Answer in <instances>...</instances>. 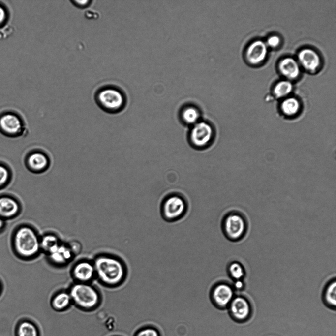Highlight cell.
Instances as JSON below:
<instances>
[{
    "label": "cell",
    "instance_id": "836d02e7",
    "mask_svg": "<svg viewBox=\"0 0 336 336\" xmlns=\"http://www.w3.org/2000/svg\"><path fill=\"white\" fill-rule=\"evenodd\" d=\"M1 290H2V285H1V283L0 281V295L1 294Z\"/></svg>",
    "mask_w": 336,
    "mask_h": 336
},
{
    "label": "cell",
    "instance_id": "f1b7e54d",
    "mask_svg": "<svg viewBox=\"0 0 336 336\" xmlns=\"http://www.w3.org/2000/svg\"><path fill=\"white\" fill-rule=\"evenodd\" d=\"M8 173L6 168L0 166V185L3 184L7 180Z\"/></svg>",
    "mask_w": 336,
    "mask_h": 336
},
{
    "label": "cell",
    "instance_id": "ba28073f",
    "mask_svg": "<svg viewBox=\"0 0 336 336\" xmlns=\"http://www.w3.org/2000/svg\"><path fill=\"white\" fill-rule=\"evenodd\" d=\"M187 210V205L183 199L173 196L164 202L161 208L160 214L165 221L173 223L183 218Z\"/></svg>",
    "mask_w": 336,
    "mask_h": 336
},
{
    "label": "cell",
    "instance_id": "8fae6325",
    "mask_svg": "<svg viewBox=\"0 0 336 336\" xmlns=\"http://www.w3.org/2000/svg\"><path fill=\"white\" fill-rule=\"evenodd\" d=\"M213 135L212 127L207 123L201 122L195 124L191 131V140L193 143L199 147L207 145Z\"/></svg>",
    "mask_w": 336,
    "mask_h": 336
},
{
    "label": "cell",
    "instance_id": "9a60e30c",
    "mask_svg": "<svg viewBox=\"0 0 336 336\" xmlns=\"http://www.w3.org/2000/svg\"><path fill=\"white\" fill-rule=\"evenodd\" d=\"M298 59L305 68L311 71L316 70L320 64L319 55L311 49L305 48L302 50L298 54Z\"/></svg>",
    "mask_w": 336,
    "mask_h": 336
},
{
    "label": "cell",
    "instance_id": "8992f818",
    "mask_svg": "<svg viewBox=\"0 0 336 336\" xmlns=\"http://www.w3.org/2000/svg\"><path fill=\"white\" fill-rule=\"evenodd\" d=\"M231 320L236 324H244L252 318L254 308L250 300L245 296L235 295L227 308Z\"/></svg>",
    "mask_w": 336,
    "mask_h": 336
},
{
    "label": "cell",
    "instance_id": "6da1fadb",
    "mask_svg": "<svg viewBox=\"0 0 336 336\" xmlns=\"http://www.w3.org/2000/svg\"><path fill=\"white\" fill-rule=\"evenodd\" d=\"M92 262L95 277L106 286H119L127 278V266L125 262L117 256L101 254L95 257Z\"/></svg>",
    "mask_w": 336,
    "mask_h": 336
},
{
    "label": "cell",
    "instance_id": "7c38bea8",
    "mask_svg": "<svg viewBox=\"0 0 336 336\" xmlns=\"http://www.w3.org/2000/svg\"><path fill=\"white\" fill-rule=\"evenodd\" d=\"M29 168L36 173L46 171L50 166V160L47 153L41 151L31 153L27 160Z\"/></svg>",
    "mask_w": 336,
    "mask_h": 336
},
{
    "label": "cell",
    "instance_id": "f546056e",
    "mask_svg": "<svg viewBox=\"0 0 336 336\" xmlns=\"http://www.w3.org/2000/svg\"><path fill=\"white\" fill-rule=\"evenodd\" d=\"M280 43V38L278 36L274 35L270 37L267 40V44L270 47H275L277 46Z\"/></svg>",
    "mask_w": 336,
    "mask_h": 336
},
{
    "label": "cell",
    "instance_id": "7a4b0ae2",
    "mask_svg": "<svg viewBox=\"0 0 336 336\" xmlns=\"http://www.w3.org/2000/svg\"><path fill=\"white\" fill-rule=\"evenodd\" d=\"M40 238L36 229L31 225L19 226L12 236V246L15 253L24 260L35 259L41 252Z\"/></svg>",
    "mask_w": 336,
    "mask_h": 336
},
{
    "label": "cell",
    "instance_id": "4fadbf2b",
    "mask_svg": "<svg viewBox=\"0 0 336 336\" xmlns=\"http://www.w3.org/2000/svg\"><path fill=\"white\" fill-rule=\"evenodd\" d=\"M15 336H40L39 329L36 323L30 318L23 317L16 324Z\"/></svg>",
    "mask_w": 336,
    "mask_h": 336
},
{
    "label": "cell",
    "instance_id": "5b68a950",
    "mask_svg": "<svg viewBox=\"0 0 336 336\" xmlns=\"http://www.w3.org/2000/svg\"><path fill=\"white\" fill-rule=\"evenodd\" d=\"M221 228L224 236L232 242L242 240L245 235L248 223L245 217L241 213L232 211L223 217Z\"/></svg>",
    "mask_w": 336,
    "mask_h": 336
},
{
    "label": "cell",
    "instance_id": "ac0fdd59",
    "mask_svg": "<svg viewBox=\"0 0 336 336\" xmlns=\"http://www.w3.org/2000/svg\"><path fill=\"white\" fill-rule=\"evenodd\" d=\"M279 69L284 76L291 79L297 78L300 73L298 62L292 58H286L281 60L279 64Z\"/></svg>",
    "mask_w": 336,
    "mask_h": 336
},
{
    "label": "cell",
    "instance_id": "3957f363",
    "mask_svg": "<svg viewBox=\"0 0 336 336\" xmlns=\"http://www.w3.org/2000/svg\"><path fill=\"white\" fill-rule=\"evenodd\" d=\"M68 292L72 305L84 311L95 310L101 302L99 291L90 283L76 282L71 286Z\"/></svg>",
    "mask_w": 336,
    "mask_h": 336
},
{
    "label": "cell",
    "instance_id": "d4e9b609",
    "mask_svg": "<svg viewBox=\"0 0 336 336\" xmlns=\"http://www.w3.org/2000/svg\"><path fill=\"white\" fill-rule=\"evenodd\" d=\"M182 117L183 120L186 123L189 124H195L199 119V113L195 108L193 107H187L183 111Z\"/></svg>",
    "mask_w": 336,
    "mask_h": 336
},
{
    "label": "cell",
    "instance_id": "4dcf8cb0",
    "mask_svg": "<svg viewBox=\"0 0 336 336\" xmlns=\"http://www.w3.org/2000/svg\"><path fill=\"white\" fill-rule=\"evenodd\" d=\"M235 290H242L244 286V282L243 280H237L234 281V283L232 285Z\"/></svg>",
    "mask_w": 336,
    "mask_h": 336
},
{
    "label": "cell",
    "instance_id": "83f0119b",
    "mask_svg": "<svg viewBox=\"0 0 336 336\" xmlns=\"http://www.w3.org/2000/svg\"><path fill=\"white\" fill-rule=\"evenodd\" d=\"M91 0H72L71 2L76 7L85 8L91 5Z\"/></svg>",
    "mask_w": 336,
    "mask_h": 336
},
{
    "label": "cell",
    "instance_id": "1f68e13d",
    "mask_svg": "<svg viewBox=\"0 0 336 336\" xmlns=\"http://www.w3.org/2000/svg\"><path fill=\"white\" fill-rule=\"evenodd\" d=\"M6 14L3 7L0 6V24H2L6 19Z\"/></svg>",
    "mask_w": 336,
    "mask_h": 336
},
{
    "label": "cell",
    "instance_id": "603a6c76",
    "mask_svg": "<svg viewBox=\"0 0 336 336\" xmlns=\"http://www.w3.org/2000/svg\"><path fill=\"white\" fill-rule=\"evenodd\" d=\"M229 276L234 281L242 280L245 276V270L239 262L234 261L229 263L227 267Z\"/></svg>",
    "mask_w": 336,
    "mask_h": 336
},
{
    "label": "cell",
    "instance_id": "d6a6232c",
    "mask_svg": "<svg viewBox=\"0 0 336 336\" xmlns=\"http://www.w3.org/2000/svg\"><path fill=\"white\" fill-rule=\"evenodd\" d=\"M5 226V220L0 216V232L3 230Z\"/></svg>",
    "mask_w": 336,
    "mask_h": 336
},
{
    "label": "cell",
    "instance_id": "cb8c5ba5",
    "mask_svg": "<svg viewBox=\"0 0 336 336\" xmlns=\"http://www.w3.org/2000/svg\"><path fill=\"white\" fill-rule=\"evenodd\" d=\"M292 89V84L289 81L283 80L279 82L275 85L274 92L277 97L280 98L290 93Z\"/></svg>",
    "mask_w": 336,
    "mask_h": 336
},
{
    "label": "cell",
    "instance_id": "ffe728a7",
    "mask_svg": "<svg viewBox=\"0 0 336 336\" xmlns=\"http://www.w3.org/2000/svg\"><path fill=\"white\" fill-rule=\"evenodd\" d=\"M0 125L6 132L10 134L18 133L22 128L19 119L13 114H6L0 119Z\"/></svg>",
    "mask_w": 336,
    "mask_h": 336
},
{
    "label": "cell",
    "instance_id": "e0dca14e",
    "mask_svg": "<svg viewBox=\"0 0 336 336\" xmlns=\"http://www.w3.org/2000/svg\"><path fill=\"white\" fill-rule=\"evenodd\" d=\"M53 310L61 312L70 308L72 305L71 298L68 291L62 290L56 293L50 302Z\"/></svg>",
    "mask_w": 336,
    "mask_h": 336
},
{
    "label": "cell",
    "instance_id": "52a82bcc",
    "mask_svg": "<svg viewBox=\"0 0 336 336\" xmlns=\"http://www.w3.org/2000/svg\"><path fill=\"white\" fill-rule=\"evenodd\" d=\"M235 296V289L227 281L220 280L214 283L209 292V300L216 308L225 310Z\"/></svg>",
    "mask_w": 336,
    "mask_h": 336
},
{
    "label": "cell",
    "instance_id": "2e32d148",
    "mask_svg": "<svg viewBox=\"0 0 336 336\" xmlns=\"http://www.w3.org/2000/svg\"><path fill=\"white\" fill-rule=\"evenodd\" d=\"M20 213V206L17 201L8 197L0 198V216L6 220L15 217Z\"/></svg>",
    "mask_w": 336,
    "mask_h": 336
},
{
    "label": "cell",
    "instance_id": "484cf974",
    "mask_svg": "<svg viewBox=\"0 0 336 336\" xmlns=\"http://www.w3.org/2000/svg\"><path fill=\"white\" fill-rule=\"evenodd\" d=\"M135 336H160V335L157 329L148 326L139 330Z\"/></svg>",
    "mask_w": 336,
    "mask_h": 336
},
{
    "label": "cell",
    "instance_id": "d6986e66",
    "mask_svg": "<svg viewBox=\"0 0 336 336\" xmlns=\"http://www.w3.org/2000/svg\"><path fill=\"white\" fill-rule=\"evenodd\" d=\"M324 305L331 310L335 311L336 307V281L331 279L326 284L322 293Z\"/></svg>",
    "mask_w": 336,
    "mask_h": 336
},
{
    "label": "cell",
    "instance_id": "9c48e42d",
    "mask_svg": "<svg viewBox=\"0 0 336 336\" xmlns=\"http://www.w3.org/2000/svg\"><path fill=\"white\" fill-rule=\"evenodd\" d=\"M71 275L76 282L90 283L95 277L92 261L84 259L77 262L72 268Z\"/></svg>",
    "mask_w": 336,
    "mask_h": 336
},
{
    "label": "cell",
    "instance_id": "7402d4cb",
    "mask_svg": "<svg viewBox=\"0 0 336 336\" xmlns=\"http://www.w3.org/2000/svg\"><path fill=\"white\" fill-rule=\"evenodd\" d=\"M282 113L287 117H293L297 114L300 109L298 100L294 97L288 98L281 104Z\"/></svg>",
    "mask_w": 336,
    "mask_h": 336
},
{
    "label": "cell",
    "instance_id": "5bb4252c",
    "mask_svg": "<svg viewBox=\"0 0 336 336\" xmlns=\"http://www.w3.org/2000/svg\"><path fill=\"white\" fill-rule=\"evenodd\" d=\"M267 48L266 44L261 40L252 42L246 51V58L252 64H258L263 61L267 55Z\"/></svg>",
    "mask_w": 336,
    "mask_h": 336
},
{
    "label": "cell",
    "instance_id": "4316f807",
    "mask_svg": "<svg viewBox=\"0 0 336 336\" xmlns=\"http://www.w3.org/2000/svg\"><path fill=\"white\" fill-rule=\"evenodd\" d=\"M67 244L74 256L81 252L82 247L78 241L72 240Z\"/></svg>",
    "mask_w": 336,
    "mask_h": 336
},
{
    "label": "cell",
    "instance_id": "44dd1931",
    "mask_svg": "<svg viewBox=\"0 0 336 336\" xmlns=\"http://www.w3.org/2000/svg\"><path fill=\"white\" fill-rule=\"evenodd\" d=\"M61 243L60 238L56 234L51 233L45 234L40 238L41 251L46 255Z\"/></svg>",
    "mask_w": 336,
    "mask_h": 336
},
{
    "label": "cell",
    "instance_id": "277c9868",
    "mask_svg": "<svg viewBox=\"0 0 336 336\" xmlns=\"http://www.w3.org/2000/svg\"><path fill=\"white\" fill-rule=\"evenodd\" d=\"M94 98L100 108L110 114L120 112L124 108L126 103L123 92L114 85L100 87L96 92Z\"/></svg>",
    "mask_w": 336,
    "mask_h": 336
},
{
    "label": "cell",
    "instance_id": "30bf717a",
    "mask_svg": "<svg viewBox=\"0 0 336 336\" xmlns=\"http://www.w3.org/2000/svg\"><path fill=\"white\" fill-rule=\"evenodd\" d=\"M49 260L56 266H64L69 263L75 257L67 244L61 243L48 254Z\"/></svg>",
    "mask_w": 336,
    "mask_h": 336
}]
</instances>
